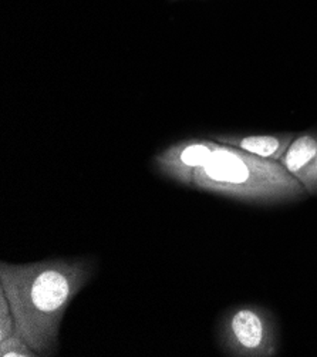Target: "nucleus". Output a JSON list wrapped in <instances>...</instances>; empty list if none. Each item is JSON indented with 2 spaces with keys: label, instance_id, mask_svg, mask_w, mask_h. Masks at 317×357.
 I'll return each mask as SVG.
<instances>
[{
  "label": "nucleus",
  "instance_id": "obj_1",
  "mask_svg": "<svg viewBox=\"0 0 317 357\" xmlns=\"http://www.w3.org/2000/svg\"><path fill=\"white\" fill-rule=\"evenodd\" d=\"M95 268L90 257L0 262V289L10 306L16 332L39 356L57 354L63 317Z\"/></svg>",
  "mask_w": 317,
  "mask_h": 357
},
{
  "label": "nucleus",
  "instance_id": "obj_2",
  "mask_svg": "<svg viewBox=\"0 0 317 357\" xmlns=\"http://www.w3.org/2000/svg\"><path fill=\"white\" fill-rule=\"evenodd\" d=\"M192 188L259 206L285 205L309 197L303 185L280 162L224 144L195 171Z\"/></svg>",
  "mask_w": 317,
  "mask_h": 357
},
{
  "label": "nucleus",
  "instance_id": "obj_3",
  "mask_svg": "<svg viewBox=\"0 0 317 357\" xmlns=\"http://www.w3.org/2000/svg\"><path fill=\"white\" fill-rule=\"evenodd\" d=\"M217 332L225 356L275 357L280 353L277 320L270 309L261 305L245 303L228 309Z\"/></svg>",
  "mask_w": 317,
  "mask_h": 357
},
{
  "label": "nucleus",
  "instance_id": "obj_4",
  "mask_svg": "<svg viewBox=\"0 0 317 357\" xmlns=\"http://www.w3.org/2000/svg\"><path fill=\"white\" fill-rule=\"evenodd\" d=\"M218 146L219 142L209 137L184 138L161 150L153 158V165L158 174L175 184L192 187L195 171L206 162Z\"/></svg>",
  "mask_w": 317,
  "mask_h": 357
},
{
  "label": "nucleus",
  "instance_id": "obj_5",
  "mask_svg": "<svg viewBox=\"0 0 317 357\" xmlns=\"http://www.w3.org/2000/svg\"><path fill=\"white\" fill-rule=\"evenodd\" d=\"M279 162L303 185L309 197H317V131L297 134Z\"/></svg>",
  "mask_w": 317,
  "mask_h": 357
},
{
  "label": "nucleus",
  "instance_id": "obj_6",
  "mask_svg": "<svg viewBox=\"0 0 317 357\" xmlns=\"http://www.w3.org/2000/svg\"><path fill=\"white\" fill-rule=\"evenodd\" d=\"M296 132H272V134H210L209 138L215 139L219 144L235 147L248 154L270 160L280 161L285 155Z\"/></svg>",
  "mask_w": 317,
  "mask_h": 357
},
{
  "label": "nucleus",
  "instance_id": "obj_7",
  "mask_svg": "<svg viewBox=\"0 0 317 357\" xmlns=\"http://www.w3.org/2000/svg\"><path fill=\"white\" fill-rule=\"evenodd\" d=\"M0 356L2 357H38L39 354L34 351L27 342L15 332L12 336L5 340H0Z\"/></svg>",
  "mask_w": 317,
  "mask_h": 357
},
{
  "label": "nucleus",
  "instance_id": "obj_8",
  "mask_svg": "<svg viewBox=\"0 0 317 357\" xmlns=\"http://www.w3.org/2000/svg\"><path fill=\"white\" fill-rule=\"evenodd\" d=\"M16 332L15 317L12 314L10 306L5 296V292L0 289V340L12 336Z\"/></svg>",
  "mask_w": 317,
  "mask_h": 357
}]
</instances>
